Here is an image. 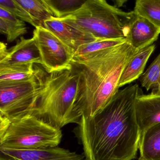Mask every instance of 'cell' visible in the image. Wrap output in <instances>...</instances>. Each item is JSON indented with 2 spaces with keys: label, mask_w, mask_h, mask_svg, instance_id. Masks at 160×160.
I'll return each instance as SVG.
<instances>
[{
  "label": "cell",
  "mask_w": 160,
  "mask_h": 160,
  "mask_svg": "<svg viewBox=\"0 0 160 160\" xmlns=\"http://www.w3.org/2000/svg\"><path fill=\"white\" fill-rule=\"evenodd\" d=\"M137 84L118 90L110 103L92 118L81 117L77 131L86 160H132L139 149L141 130L135 102Z\"/></svg>",
  "instance_id": "obj_1"
},
{
  "label": "cell",
  "mask_w": 160,
  "mask_h": 160,
  "mask_svg": "<svg viewBox=\"0 0 160 160\" xmlns=\"http://www.w3.org/2000/svg\"><path fill=\"white\" fill-rule=\"evenodd\" d=\"M138 51L127 41L72 61L79 76L73 110L79 121L82 116H95L110 103L120 88L125 66Z\"/></svg>",
  "instance_id": "obj_2"
},
{
  "label": "cell",
  "mask_w": 160,
  "mask_h": 160,
  "mask_svg": "<svg viewBox=\"0 0 160 160\" xmlns=\"http://www.w3.org/2000/svg\"><path fill=\"white\" fill-rule=\"evenodd\" d=\"M79 82V74L73 67L46 75L43 89L30 114L59 129L70 123L78 124L73 110Z\"/></svg>",
  "instance_id": "obj_3"
},
{
  "label": "cell",
  "mask_w": 160,
  "mask_h": 160,
  "mask_svg": "<svg viewBox=\"0 0 160 160\" xmlns=\"http://www.w3.org/2000/svg\"><path fill=\"white\" fill-rule=\"evenodd\" d=\"M135 13L125 12L107 0H88L80 9L58 19L93 35L98 40L126 39Z\"/></svg>",
  "instance_id": "obj_4"
},
{
  "label": "cell",
  "mask_w": 160,
  "mask_h": 160,
  "mask_svg": "<svg viewBox=\"0 0 160 160\" xmlns=\"http://www.w3.org/2000/svg\"><path fill=\"white\" fill-rule=\"evenodd\" d=\"M10 121L6 131L0 137V148L39 150L56 147L61 142V129L34 115L28 114Z\"/></svg>",
  "instance_id": "obj_5"
},
{
  "label": "cell",
  "mask_w": 160,
  "mask_h": 160,
  "mask_svg": "<svg viewBox=\"0 0 160 160\" xmlns=\"http://www.w3.org/2000/svg\"><path fill=\"white\" fill-rule=\"evenodd\" d=\"M46 75L39 69L28 81L0 84V115L12 120L31 113L43 89Z\"/></svg>",
  "instance_id": "obj_6"
},
{
  "label": "cell",
  "mask_w": 160,
  "mask_h": 160,
  "mask_svg": "<svg viewBox=\"0 0 160 160\" xmlns=\"http://www.w3.org/2000/svg\"><path fill=\"white\" fill-rule=\"evenodd\" d=\"M33 38L39 50L42 66L49 74L72 68L75 51L52 32L38 26Z\"/></svg>",
  "instance_id": "obj_7"
},
{
  "label": "cell",
  "mask_w": 160,
  "mask_h": 160,
  "mask_svg": "<svg viewBox=\"0 0 160 160\" xmlns=\"http://www.w3.org/2000/svg\"><path fill=\"white\" fill-rule=\"evenodd\" d=\"M0 160H86L84 155L57 146L34 150L0 148Z\"/></svg>",
  "instance_id": "obj_8"
},
{
  "label": "cell",
  "mask_w": 160,
  "mask_h": 160,
  "mask_svg": "<svg viewBox=\"0 0 160 160\" xmlns=\"http://www.w3.org/2000/svg\"><path fill=\"white\" fill-rule=\"evenodd\" d=\"M160 28L135 13L128 24L127 41L137 50L151 46L157 39Z\"/></svg>",
  "instance_id": "obj_9"
},
{
  "label": "cell",
  "mask_w": 160,
  "mask_h": 160,
  "mask_svg": "<svg viewBox=\"0 0 160 160\" xmlns=\"http://www.w3.org/2000/svg\"><path fill=\"white\" fill-rule=\"evenodd\" d=\"M42 65L41 56L33 38L21 37L17 44L8 50L7 55L0 60V66H20L34 64Z\"/></svg>",
  "instance_id": "obj_10"
},
{
  "label": "cell",
  "mask_w": 160,
  "mask_h": 160,
  "mask_svg": "<svg viewBox=\"0 0 160 160\" xmlns=\"http://www.w3.org/2000/svg\"><path fill=\"white\" fill-rule=\"evenodd\" d=\"M43 27L52 32L75 52L82 45L98 40L90 34L71 26L54 17L45 20Z\"/></svg>",
  "instance_id": "obj_11"
},
{
  "label": "cell",
  "mask_w": 160,
  "mask_h": 160,
  "mask_svg": "<svg viewBox=\"0 0 160 160\" xmlns=\"http://www.w3.org/2000/svg\"><path fill=\"white\" fill-rule=\"evenodd\" d=\"M142 91L135 102L136 118L141 133L160 123V94L144 95Z\"/></svg>",
  "instance_id": "obj_12"
},
{
  "label": "cell",
  "mask_w": 160,
  "mask_h": 160,
  "mask_svg": "<svg viewBox=\"0 0 160 160\" xmlns=\"http://www.w3.org/2000/svg\"><path fill=\"white\" fill-rule=\"evenodd\" d=\"M156 48V45L138 50L125 66L120 77L119 88L131 83L142 76L148 59Z\"/></svg>",
  "instance_id": "obj_13"
},
{
  "label": "cell",
  "mask_w": 160,
  "mask_h": 160,
  "mask_svg": "<svg viewBox=\"0 0 160 160\" xmlns=\"http://www.w3.org/2000/svg\"><path fill=\"white\" fill-rule=\"evenodd\" d=\"M139 160H160V123L141 133Z\"/></svg>",
  "instance_id": "obj_14"
},
{
  "label": "cell",
  "mask_w": 160,
  "mask_h": 160,
  "mask_svg": "<svg viewBox=\"0 0 160 160\" xmlns=\"http://www.w3.org/2000/svg\"><path fill=\"white\" fill-rule=\"evenodd\" d=\"M0 32L6 37L8 43L27 32L25 22L12 13L0 8Z\"/></svg>",
  "instance_id": "obj_15"
},
{
  "label": "cell",
  "mask_w": 160,
  "mask_h": 160,
  "mask_svg": "<svg viewBox=\"0 0 160 160\" xmlns=\"http://www.w3.org/2000/svg\"><path fill=\"white\" fill-rule=\"evenodd\" d=\"M34 64L20 66H0V84L21 82L31 79L37 73Z\"/></svg>",
  "instance_id": "obj_16"
},
{
  "label": "cell",
  "mask_w": 160,
  "mask_h": 160,
  "mask_svg": "<svg viewBox=\"0 0 160 160\" xmlns=\"http://www.w3.org/2000/svg\"><path fill=\"white\" fill-rule=\"evenodd\" d=\"M54 17L62 18L78 10L88 0H42Z\"/></svg>",
  "instance_id": "obj_17"
},
{
  "label": "cell",
  "mask_w": 160,
  "mask_h": 160,
  "mask_svg": "<svg viewBox=\"0 0 160 160\" xmlns=\"http://www.w3.org/2000/svg\"><path fill=\"white\" fill-rule=\"evenodd\" d=\"M34 19L39 26L43 27L44 22L54 17L51 11L42 0H15Z\"/></svg>",
  "instance_id": "obj_18"
},
{
  "label": "cell",
  "mask_w": 160,
  "mask_h": 160,
  "mask_svg": "<svg viewBox=\"0 0 160 160\" xmlns=\"http://www.w3.org/2000/svg\"><path fill=\"white\" fill-rule=\"evenodd\" d=\"M134 11L160 28V0H136Z\"/></svg>",
  "instance_id": "obj_19"
},
{
  "label": "cell",
  "mask_w": 160,
  "mask_h": 160,
  "mask_svg": "<svg viewBox=\"0 0 160 160\" xmlns=\"http://www.w3.org/2000/svg\"><path fill=\"white\" fill-rule=\"evenodd\" d=\"M141 77V84L147 91L160 94V53Z\"/></svg>",
  "instance_id": "obj_20"
},
{
  "label": "cell",
  "mask_w": 160,
  "mask_h": 160,
  "mask_svg": "<svg viewBox=\"0 0 160 160\" xmlns=\"http://www.w3.org/2000/svg\"><path fill=\"white\" fill-rule=\"evenodd\" d=\"M126 41V39H105L85 44L75 51L73 61L85 58L100 51L120 45Z\"/></svg>",
  "instance_id": "obj_21"
},
{
  "label": "cell",
  "mask_w": 160,
  "mask_h": 160,
  "mask_svg": "<svg viewBox=\"0 0 160 160\" xmlns=\"http://www.w3.org/2000/svg\"><path fill=\"white\" fill-rule=\"evenodd\" d=\"M0 8L9 11L18 18L34 27H38L33 17L15 0H0Z\"/></svg>",
  "instance_id": "obj_22"
},
{
  "label": "cell",
  "mask_w": 160,
  "mask_h": 160,
  "mask_svg": "<svg viewBox=\"0 0 160 160\" xmlns=\"http://www.w3.org/2000/svg\"><path fill=\"white\" fill-rule=\"evenodd\" d=\"M115 3L116 6L118 7H121L124 5L128 0H112Z\"/></svg>",
  "instance_id": "obj_23"
}]
</instances>
